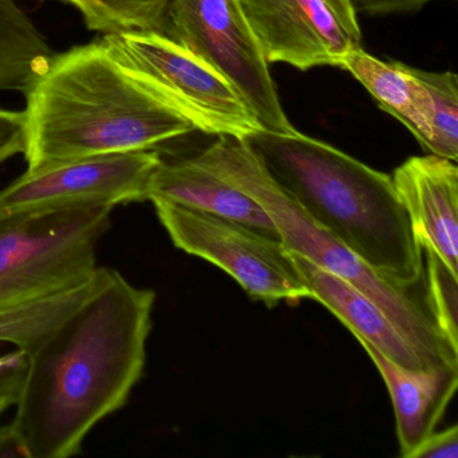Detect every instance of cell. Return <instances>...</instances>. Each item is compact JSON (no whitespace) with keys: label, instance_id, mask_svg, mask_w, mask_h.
Segmentation results:
<instances>
[{"label":"cell","instance_id":"1","mask_svg":"<svg viewBox=\"0 0 458 458\" xmlns=\"http://www.w3.org/2000/svg\"><path fill=\"white\" fill-rule=\"evenodd\" d=\"M155 292L101 267L84 300L26 351L12 426L29 458H68L143 377Z\"/></svg>","mask_w":458,"mask_h":458},{"label":"cell","instance_id":"2","mask_svg":"<svg viewBox=\"0 0 458 458\" xmlns=\"http://www.w3.org/2000/svg\"><path fill=\"white\" fill-rule=\"evenodd\" d=\"M25 96L28 170L154 149L197 131L109 36L53 55Z\"/></svg>","mask_w":458,"mask_h":458},{"label":"cell","instance_id":"3","mask_svg":"<svg viewBox=\"0 0 458 458\" xmlns=\"http://www.w3.org/2000/svg\"><path fill=\"white\" fill-rule=\"evenodd\" d=\"M272 181L367 267L403 288L426 286L425 259L393 179L293 132L243 139Z\"/></svg>","mask_w":458,"mask_h":458},{"label":"cell","instance_id":"4","mask_svg":"<svg viewBox=\"0 0 458 458\" xmlns=\"http://www.w3.org/2000/svg\"><path fill=\"white\" fill-rule=\"evenodd\" d=\"M114 208H0V343L25 353L87 297Z\"/></svg>","mask_w":458,"mask_h":458},{"label":"cell","instance_id":"5","mask_svg":"<svg viewBox=\"0 0 458 458\" xmlns=\"http://www.w3.org/2000/svg\"><path fill=\"white\" fill-rule=\"evenodd\" d=\"M191 157L198 165L254 198L269 214L289 251L305 257L366 294L428 369L458 367V348L452 345L439 328L428 300V285L403 288L367 267L350 249L315 224L272 181L245 141L218 136V140Z\"/></svg>","mask_w":458,"mask_h":458},{"label":"cell","instance_id":"6","mask_svg":"<svg viewBox=\"0 0 458 458\" xmlns=\"http://www.w3.org/2000/svg\"><path fill=\"white\" fill-rule=\"evenodd\" d=\"M165 36L224 76L265 131H296L240 0H170Z\"/></svg>","mask_w":458,"mask_h":458},{"label":"cell","instance_id":"7","mask_svg":"<svg viewBox=\"0 0 458 458\" xmlns=\"http://www.w3.org/2000/svg\"><path fill=\"white\" fill-rule=\"evenodd\" d=\"M151 202L176 248L221 267L253 299L270 307L312 299L283 241L214 214L157 198Z\"/></svg>","mask_w":458,"mask_h":458},{"label":"cell","instance_id":"8","mask_svg":"<svg viewBox=\"0 0 458 458\" xmlns=\"http://www.w3.org/2000/svg\"><path fill=\"white\" fill-rule=\"evenodd\" d=\"M109 37L197 131L243 140L264 130L224 76L170 37L157 31H125Z\"/></svg>","mask_w":458,"mask_h":458},{"label":"cell","instance_id":"9","mask_svg":"<svg viewBox=\"0 0 458 458\" xmlns=\"http://www.w3.org/2000/svg\"><path fill=\"white\" fill-rule=\"evenodd\" d=\"M267 64L340 68L361 47L352 0H240Z\"/></svg>","mask_w":458,"mask_h":458},{"label":"cell","instance_id":"10","mask_svg":"<svg viewBox=\"0 0 458 458\" xmlns=\"http://www.w3.org/2000/svg\"><path fill=\"white\" fill-rule=\"evenodd\" d=\"M163 159L152 149L96 155L55 163L23 175L0 191V208H52L148 200Z\"/></svg>","mask_w":458,"mask_h":458},{"label":"cell","instance_id":"11","mask_svg":"<svg viewBox=\"0 0 458 458\" xmlns=\"http://www.w3.org/2000/svg\"><path fill=\"white\" fill-rule=\"evenodd\" d=\"M420 248L458 273V168L446 157H412L393 176Z\"/></svg>","mask_w":458,"mask_h":458},{"label":"cell","instance_id":"12","mask_svg":"<svg viewBox=\"0 0 458 458\" xmlns=\"http://www.w3.org/2000/svg\"><path fill=\"white\" fill-rule=\"evenodd\" d=\"M385 380L395 414L396 436L403 458L436 431L458 387V367L411 371L386 358L374 345L358 339Z\"/></svg>","mask_w":458,"mask_h":458},{"label":"cell","instance_id":"13","mask_svg":"<svg viewBox=\"0 0 458 458\" xmlns=\"http://www.w3.org/2000/svg\"><path fill=\"white\" fill-rule=\"evenodd\" d=\"M155 198L246 225L281 241L269 214L254 198L198 165L192 157L162 162L149 183L148 200Z\"/></svg>","mask_w":458,"mask_h":458},{"label":"cell","instance_id":"14","mask_svg":"<svg viewBox=\"0 0 458 458\" xmlns=\"http://www.w3.org/2000/svg\"><path fill=\"white\" fill-rule=\"evenodd\" d=\"M312 300L328 308L356 339L366 340L386 358L411 371H428V364L399 334L387 316L360 291L300 254L292 253Z\"/></svg>","mask_w":458,"mask_h":458},{"label":"cell","instance_id":"15","mask_svg":"<svg viewBox=\"0 0 458 458\" xmlns=\"http://www.w3.org/2000/svg\"><path fill=\"white\" fill-rule=\"evenodd\" d=\"M340 69L352 74L380 108L401 122L423 148L431 149V131L423 111L420 85L410 66L398 61L377 60L363 49L353 50Z\"/></svg>","mask_w":458,"mask_h":458},{"label":"cell","instance_id":"16","mask_svg":"<svg viewBox=\"0 0 458 458\" xmlns=\"http://www.w3.org/2000/svg\"><path fill=\"white\" fill-rule=\"evenodd\" d=\"M55 55L18 0H0V90L28 92Z\"/></svg>","mask_w":458,"mask_h":458},{"label":"cell","instance_id":"17","mask_svg":"<svg viewBox=\"0 0 458 458\" xmlns=\"http://www.w3.org/2000/svg\"><path fill=\"white\" fill-rule=\"evenodd\" d=\"M420 85L423 111L431 131L430 152L457 163L458 79L452 72H425L410 66Z\"/></svg>","mask_w":458,"mask_h":458},{"label":"cell","instance_id":"18","mask_svg":"<svg viewBox=\"0 0 458 458\" xmlns=\"http://www.w3.org/2000/svg\"><path fill=\"white\" fill-rule=\"evenodd\" d=\"M79 10L89 30L103 36L167 30L170 0H61Z\"/></svg>","mask_w":458,"mask_h":458},{"label":"cell","instance_id":"19","mask_svg":"<svg viewBox=\"0 0 458 458\" xmlns=\"http://www.w3.org/2000/svg\"><path fill=\"white\" fill-rule=\"evenodd\" d=\"M425 253V278L428 300L439 328L452 345L458 348V273L450 267L430 249Z\"/></svg>","mask_w":458,"mask_h":458},{"label":"cell","instance_id":"20","mask_svg":"<svg viewBox=\"0 0 458 458\" xmlns=\"http://www.w3.org/2000/svg\"><path fill=\"white\" fill-rule=\"evenodd\" d=\"M25 152V116L23 111L0 109V160Z\"/></svg>","mask_w":458,"mask_h":458},{"label":"cell","instance_id":"21","mask_svg":"<svg viewBox=\"0 0 458 458\" xmlns=\"http://www.w3.org/2000/svg\"><path fill=\"white\" fill-rule=\"evenodd\" d=\"M458 426L453 425L439 433H431L410 458H457Z\"/></svg>","mask_w":458,"mask_h":458},{"label":"cell","instance_id":"22","mask_svg":"<svg viewBox=\"0 0 458 458\" xmlns=\"http://www.w3.org/2000/svg\"><path fill=\"white\" fill-rule=\"evenodd\" d=\"M26 371V356L20 350L0 356V396L20 395Z\"/></svg>","mask_w":458,"mask_h":458},{"label":"cell","instance_id":"23","mask_svg":"<svg viewBox=\"0 0 458 458\" xmlns=\"http://www.w3.org/2000/svg\"><path fill=\"white\" fill-rule=\"evenodd\" d=\"M433 0H352L356 13L367 15L401 14L418 12Z\"/></svg>","mask_w":458,"mask_h":458},{"label":"cell","instance_id":"24","mask_svg":"<svg viewBox=\"0 0 458 458\" xmlns=\"http://www.w3.org/2000/svg\"><path fill=\"white\" fill-rule=\"evenodd\" d=\"M0 457L29 458L28 453L18 439L12 423L0 428Z\"/></svg>","mask_w":458,"mask_h":458},{"label":"cell","instance_id":"25","mask_svg":"<svg viewBox=\"0 0 458 458\" xmlns=\"http://www.w3.org/2000/svg\"><path fill=\"white\" fill-rule=\"evenodd\" d=\"M17 398L15 396H0V415L4 414L10 406L15 404Z\"/></svg>","mask_w":458,"mask_h":458},{"label":"cell","instance_id":"26","mask_svg":"<svg viewBox=\"0 0 458 458\" xmlns=\"http://www.w3.org/2000/svg\"><path fill=\"white\" fill-rule=\"evenodd\" d=\"M2 163H4V160H0V165H2Z\"/></svg>","mask_w":458,"mask_h":458}]
</instances>
